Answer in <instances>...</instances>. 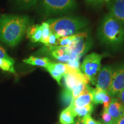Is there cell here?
Here are the masks:
<instances>
[{
    "label": "cell",
    "instance_id": "6da1fadb",
    "mask_svg": "<svg viewBox=\"0 0 124 124\" xmlns=\"http://www.w3.org/2000/svg\"><path fill=\"white\" fill-rule=\"evenodd\" d=\"M29 24L27 16L3 15L0 16V40L15 46L22 40Z\"/></svg>",
    "mask_w": 124,
    "mask_h": 124
},
{
    "label": "cell",
    "instance_id": "7a4b0ae2",
    "mask_svg": "<svg viewBox=\"0 0 124 124\" xmlns=\"http://www.w3.org/2000/svg\"><path fill=\"white\" fill-rule=\"evenodd\" d=\"M98 35L102 43L113 48H119L124 44V25L108 13L102 20Z\"/></svg>",
    "mask_w": 124,
    "mask_h": 124
},
{
    "label": "cell",
    "instance_id": "3957f363",
    "mask_svg": "<svg viewBox=\"0 0 124 124\" xmlns=\"http://www.w3.org/2000/svg\"><path fill=\"white\" fill-rule=\"evenodd\" d=\"M51 32L59 38L69 36L79 33L89 24L87 20L77 17H63L48 20Z\"/></svg>",
    "mask_w": 124,
    "mask_h": 124
},
{
    "label": "cell",
    "instance_id": "277c9868",
    "mask_svg": "<svg viewBox=\"0 0 124 124\" xmlns=\"http://www.w3.org/2000/svg\"><path fill=\"white\" fill-rule=\"evenodd\" d=\"M40 8L47 16L69 13L77 8L75 0H40Z\"/></svg>",
    "mask_w": 124,
    "mask_h": 124
},
{
    "label": "cell",
    "instance_id": "5b68a950",
    "mask_svg": "<svg viewBox=\"0 0 124 124\" xmlns=\"http://www.w3.org/2000/svg\"><path fill=\"white\" fill-rule=\"evenodd\" d=\"M102 55L93 52L87 55L80 66V71L89 82L95 85L96 80L101 70Z\"/></svg>",
    "mask_w": 124,
    "mask_h": 124
},
{
    "label": "cell",
    "instance_id": "8992f818",
    "mask_svg": "<svg viewBox=\"0 0 124 124\" xmlns=\"http://www.w3.org/2000/svg\"><path fill=\"white\" fill-rule=\"evenodd\" d=\"M91 46V40L87 32L76 34V37L68 47L71 55V59H79L86 53Z\"/></svg>",
    "mask_w": 124,
    "mask_h": 124
},
{
    "label": "cell",
    "instance_id": "52a82bcc",
    "mask_svg": "<svg viewBox=\"0 0 124 124\" xmlns=\"http://www.w3.org/2000/svg\"><path fill=\"white\" fill-rule=\"evenodd\" d=\"M124 89V63L114 69L112 80L108 93L111 97L115 98Z\"/></svg>",
    "mask_w": 124,
    "mask_h": 124
},
{
    "label": "cell",
    "instance_id": "ba28073f",
    "mask_svg": "<svg viewBox=\"0 0 124 124\" xmlns=\"http://www.w3.org/2000/svg\"><path fill=\"white\" fill-rule=\"evenodd\" d=\"M114 69L110 66H105L101 68L96 80V88L108 91L112 80Z\"/></svg>",
    "mask_w": 124,
    "mask_h": 124
},
{
    "label": "cell",
    "instance_id": "9c48e42d",
    "mask_svg": "<svg viewBox=\"0 0 124 124\" xmlns=\"http://www.w3.org/2000/svg\"><path fill=\"white\" fill-rule=\"evenodd\" d=\"M43 50L45 53L49 54L51 58L60 63H67L71 60V55L68 51L67 46H46Z\"/></svg>",
    "mask_w": 124,
    "mask_h": 124
},
{
    "label": "cell",
    "instance_id": "30bf717a",
    "mask_svg": "<svg viewBox=\"0 0 124 124\" xmlns=\"http://www.w3.org/2000/svg\"><path fill=\"white\" fill-rule=\"evenodd\" d=\"M109 13L124 27V0H110L108 3Z\"/></svg>",
    "mask_w": 124,
    "mask_h": 124
},
{
    "label": "cell",
    "instance_id": "8fae6325",
    "mask_svg": "<svg viewBox=\"0 0 124 124\" xmlns=\"http://www.w3.org/2000/svg\"><path fill=\"white\" fill-rule=\"evenodd\" d=\"M93 88L89 84L80 95L72 101L71 105L75 108H82L93 103Z\"/></svg>",
    "mask_w": 124,
    "mask_h": 124
},
{
    "label": "cell",
    "instance_id": "7c38bea8",
    "mask_svg": "<svg viewBox=\"0 0 124 124\" xmlns=\"http://www.w3.org/2000/svg\"><path fill=\"white\" fill-rule=\"evenodd\" d=\"M93 103L94 104H103V108L107 109L110 103L112 97L108 93V91L93 89L92 91Z\"/></svg>",
    "mask_w": 124,
    "mask_h": 124
},
{
    "label": "cell",
    "instance_id": "4fadbf2b",
    "mask_svg": "<svg viewBox=\"0 0 124 124\" xmlns=\"http://www.w3.org/2000/svg\"><path fill=\"white\" fill-rule=\"evenodd\" d=\"M106 110L115 122L124 116V106L116 98H112Z\"/></svg>",
    "mask_w": 124,
    "mask_h": 124
},
{
    "label": "cell",
    "instance_id": "5bb4252c",
    "mask_svg": "<svg viewBox=\"0 0 124 124\" xmlns=\"http://www.w3.org/2000/svg\"><path fill=\"white\" fill-rule=\"evenodd\" d=\"M26 33L27 38L32 43L40 42L42 38V26L40 24L29 26Z\"/></svg>",
    "mask_w": 124,
    "mask_h": 124
},
{
    "label": "cell",
    "instance_id": "9a60e30c",
    "mask_svg": "<svg viewBox=\"0 0 124 124\" xmlns=\"http://www.w3.org/2000/svg\"><path fill=\"white\" fill-rule=\"evenodd\" d=\"M23 62L27 64L33 65L39 67H42L46 69L49 64L52 63V61L49 58H38L33 56H31L28 58L25 59L23 60Z\"/></svg>",
    "mask_w": 124,
    "mask_h": 124
},
{
    "label": "cell",
    "instance_id": "2e32d148",
    "mask_svg": "<svg viewBox=\"0 0 124 124\" xmlns=\"http://www.w3.org/2000/svg\"><path fill=\"white\" fill-rule=\"evenodd\" d=\"M74 116L71 107L69 106L60 114V122L63 124H72L74 122Z\"/></svg>",
    "mask_w": 124,
    "mask_h": 124
},
{
    "label": "cell",
    "instance_id": "e0dca14e",
    "mask_svg": "<svg viewBox=\"0 0 124 124\" xmlns=\"http://www.w3.org/2000/svg\"><path fill=\"white\" fill-rule=\"evenodd\" d=\"M69 106L71 107L72 109V113L74 117L77 116H79V117H85L87 115H90L91 112L93 110V103L91 105H87V106L82 107V108H75L70 105Z\"/></svg>",
    "mask_w": 124,
    "mask_h": 124
},
{
    "label": "cell",
    "instance_id": "ac0fdd59",
    "mask_svg": "<svg viewBox=\"0 0 124 124\" xmlns=\"http://www.w3.org/2000/svg\"><path fill=\"white\" fill-rule=\"evenodd\" d=\"M15 60H9L5 59H0V69L4 71L16 74L15 69Z\"/></svg>",
    "mask_w": 124,
    "mask_h": 124
},
{
    "label": "cell",
    "instance_id": "d6986e66",
    "mask_svg": "<svg viewBox=\"0 0 124 124\" xmlns=\"http://www.w3.org/2000/svg\"><path fill=\"white\" fill-rule=\"evenodd\" d=\"M39 0H14V2L18 9H28L35 7Z\"/></svg>",
    "mask_w": 124,
    "mask_h": 124
},
{
    "label": "cell",
    "instance_id": "ffe728a7",
    "mask_svg": "<svg viewBox=\"0 0 124 124\" xmlns=\"http://www.w3.org/2000/svg\"><path fill=\"white\" fill-rule=\"evenodd\" d=\"M41 25L42 26V38H41L40 42L42 43L45 46H46L48 41V39L52 32H51V29L49 28L48 23L46 21L43 22Z\"/></svg>",
    "mask_w": 124,
    "mask_h": 124
},
{
    "label": "cell",
    "instance_id": "44dd1931",
    "mask_svg": "<svg viewBox=\"0 0 124 124\" xmlns=\"http://www.w3.org/2000/svg\"><path fill=\"white\" fill-rule=\"evenodd\" d=\"M61 100L63 105L69 107L71 104L72 101L74 100L72 91L67 89L63 90L62 93Z\"/></svg>",
    "mask_w": 124,
    "mask_h": 124
},
{
    "label": "cell",
    "instance_id": "7402d4cb",
    "mask_svg": "<svg viewBox=\"0 0 124 124\" xmlns=\"http://www.w3.org/2000/svg\"><path fill=\"white\" fill-rule=\"evenodd\" d=\"M56 72L60 74L62 76H64L67 72V64L63 63H55L52 62L49 65Z\"/></svg>",
    "mask_w": 124,
    "mask_h": 124
},
{
    "label": "cell",
    "instance_id": "603a6c76",
    "mask_svg": "<svg viewBox=\"0 0 124 124\" xmlns=\"http://www.w3.org/2000/svg\"><path fill=\"white\" fill-rule=\"evenodd\" d=\"M77 34V33H76ZM76 34L69 36L64 37V38H59L58 41V46H69L70 43L75 39Z\"/></svg>",
    "mask_w": 124,
    "mask_h": 124
},
{
    "label": "cell",
    "instance_id": "cb8c5ba5",
    "mask_svg": "<svg viewBox=\"0 0 124 124\" xmlns=\"http://www.w3.org/2000/svg\"><path fill=\"white\" fill-rule=\"evenodd\" d=\"M102 124H116L112 117L108 114L106 109L103 108V113L102 114Z\"/></svg>",
    "mask_w": 124,
    "mask_h": 124
},
{
    "label": "cell",
    "instance_id": "d4e9b609",
    "mask_svg": "<svg viewBox=\"0 0 124 124\" xmlns=\"http://www.w3.org/2000/svg\"><path fill=\"white\" fill-rule=\"evenodd\" d=\"M49 65L46 68V70L48 71V72L50 74L51 77L53 78L54 79H55L56 81L58 82V84L60 85H61L60 81H61V79H62V77H63V76H62V75H60V74L58 73L57 72H56V71L52 69V68L50 66H49Z\"/></svg>",
    "mask_w": 124,
    "mask_h": 124
},
{
    "label": "cell",
    "instance_id": "484cf974",
    "mask_svg": "<svg viewBox=\"0 0 124 124\" xmlns=\"http://www.w3.org/2000/svg\"><path fill=\"white\" fill-rule=\"evenodd\" d=\"M87 85L88 84H87V83H80V84L78 86H77L75 89L72 91V97H73L74 99H75L78 97H79V96L80 94L83 93V91L85 90V88H86Z\"/></svg>",
    "mask_w": 124,
    "mask_h": 124
},
{
    "label": "cell",
    "instance_id": "4316f807",
    "mask_svg": "<svg viewBox=\"0 0 124 124\" xmlns=\"http://www.w3.org/2000/svg\"><path fill=\"white\" fill-rule=\"evenodd\" d=\"M59 38L56 34L51 33L50 36L48 39L47 45L46 46H58V41Z\"/></svg>",
    "mask_w": 124,
    "mask_h": 124
},
{
    "label": "cell",
    "instance_id": "83f0119b",
    "mask_svg": "<svg viewBox=\"0 0 124 124\" xmlns=\"http://www.w3.org/2000/svg\"><path fill=\"white\" fill-rule=\"evenodd\" d=\"M71 68L76 70H80V64L79 59H71L70 61L67 63Z\"/></svg>",
    "mask_w": 124,
    "mask_h": 124
},
{
    "label": "cell",
    "instance_id": "f1b7e54d",
    "mask_svg": "<svg viewBox=\"0 0 124 124\" xmlns=\"http://www.w3.org/2000/svg\"><path fill=\"white\" fill-rule=\"evenodd\" d=\"M83 121L85 124H102L100 121L94 120L91 115H87L83 117Z\"/></svg>",
    "mask_w": 124,
    "mask_h": 124
},
{
    "label": "cell",
    "instance_id": "f546056e",
    "mask_svg": "<svg viewBox=\"0 0 124 124\" xmlns=\"http://www.w3.org/2000/svg\"><path fill=\"white\" fill-rule=\"evenodd\" d=\"M0 59H5L9 60H14L10 56L8 55V54L5 49H4V48H3L1 45H0Z\"/></svg>",
    "mask_w": 124,
    "mask_h": 124
},
{
    "label": "cell",
    "instance_id": "4dcf8cb0",
    "mask_svg": "<svg viewBox=\"0 0 124 124\" xmlns=\"http://www.w3.org/2000/svg\"><path fill=\"white\" fill-rule=\"evenodd\" d=\"M117 97V98L119 100V101L122 103V105L124 106V89L122 90L121 91H120L118 94Z\"/></svg>",
    "mask_w": 124,
    "mask_h": 124
},
{
    "label": "cell",
    "instance_id": "1f68e13d",
    "mask_svg": "<svg viewBox=\"0 0 124 124\" xmlns=\"http://www.w3.org/2000/svg\"><path fill=\"white\" fill-rule=\"evenodd\" d=\"M85 1L89 5H98L99 0H85Z\"/></svg>",
    "mask_w": 124,
    "mask_h": 124
},
{
    "label": "cell",
    "instance_id": "d6a6232c",
    "mask_svg": "<svg viewBox=\"0 0 124 124\" xmlns=\"http://www.w3.org/2000/svg\"><path fill=\"white\" fill-rule=\"evenodd\" d=\"M116 124H124V116L123 117L119 119V120L116 122Z\"/></svg>",
    "mask_w": 124,
    "mask_h": 124
},
{
    "label": "cell",
    "instance_id": "836d02e7",
    "mask_svg": "<svg viewBox=\"0 0 124 124\" xmlns=\"http://www.w3.org/2000/svg\"><path fill=\"white\" fill-rule=\"evenodd\" d=\"M75 124H85V123L83 122V119L80 118H79Z\"/></svg>",
    "mask_w": 124,
    "mask_h": 124
},
{
    "label": "cell",
    "instance_id": "e575fe53",
    "mask_svg": "<svg viewBox=\"0 0 124 124\" xmlns=\"http://www.w3.org/2000/svg\"><path fill=\"white\" fill-rule=\"evenodd\" d=\"M110 0H99L98 4H102L105 3H108Z\"/></svg>",
    "mask_w": 124,
    "mask_h": 124
}]
</instances>
